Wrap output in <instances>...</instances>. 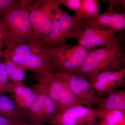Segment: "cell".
<instances>
[{"instance_id": "5b68a950", "label": "cell", "mask_w": 125, "mask_h": 125, "mask_svg": "<svg viewBox=\"0 0 125 125\" xmlns=\"http://www.w3.org/2000/svg\"><path fill=\"white\" fill-rule=\"evenodd\" d=\"M60 5V0H34L29 6L32 28L38 42L49 33L54 12Z\"/></svg>"}, {"instance_id": "d6986e66", "label": "cell", "mask_w": 125, "mask_h": 125, "mask_svg": "<svg viewBox=\"0 0 125 125\" xmlns=\"http://www.w3.org/2000/svg\"><path fill=\"white\" fill-rule=\"evenodd\" d=\"M13 86L9 79L4 63L3 61H0V95L5 93H10Z\"/></svg>"}, {"instance_id": "277c9868", "label": "cell", "mask_w": 125, "mask_h": 125, "mask_svg": "<svg viewBox=\"0 0 125 125\" xmlns=\"http://www.w3.org/2000/svg\"><path fill=\"white\" fill-rule=\"evenodd\" d=\"M84 20H80L71 16L59 6L54 12L49 33L39 42L49 48H53L67 43L69 33L84 30Z\"/></svg>"}, {"instance_id": "603a6c76", "label": "cell", "mask_w": 125, "mask_h": 125, "mask_svg": "<svg viewBox=\"0 0 125 125\" xmlns=\"http://www.w3.org/2000/svg\"><path fill=\"white\" fill-rule=\"evenodd\" d=\"M61 5L76 11L79 9L81 4V0H60Z\"/></svg>"}, {"instance_id": "9c48e42d", "label": "cell", "mask_w": 125, "mask_h": 125, "mask_svg": "<svg viewBox=\"0 0 125 125\" xmlns=\"http://www.w3.org/2000/svg\"><path fill=\"white\" fill-rule=\"evenodd\" d=\"M58 73L81 105L90 107L97 105L99 97L92 83L74 73Z\"/></svg>"}, {"instance_id": "3957f363", "label": "cell", "mask_w": 125, "mask_h": 125, "mask_svg": "<svg viewBox=\"0 0 125 125\" xmlns=\"http://www.w3.org/2000/svg\"><path fill=\"white\" fill-rule=\"evenodd\" d=\"M33 1L20 0L18 6L0 13L4 45L38 41L29 12V7Z\"/></svg>"}, {"instance_id": "6da1fadb", "label": "cell", "mask_w": 125, "mask_h": 125, "mask_svg": "<svg viewBox=\"0 0 125 125\" xmlns=\"http://www.w3.org/2000/svg\"><path fill=\"white\" fill-rule=\"evenodd\" d=\"M3 54L25 71L33 72L38 81L52 73L54 69L51 48L38 41L9 44Z\"/></svg>"}, {"instance_id": "7c38bea8", "label": "cell", "mask_w": 125, "mask_h": 125, "mask_svg": "<svg viewBox=\"0 0 125 125\" xmlns=\"http://www.w3.org/2000/svg\"><path fill=\"white\" fill-rule=\"evenodd\" d=\"M125 69L103 71L96 75L92 84L99 97H103L125 86Z\"/></svg>"}, {"instance_id": "9a60e30c", "label": "cell", "mask_w": 125, "mask_h": 125, "mask_svg": "<svg viewBox=\"0 0 125 125\" xmlns=\"http://www.w3.org/2000/svg\"><path fill=\"white\" fill-rule=\"evenodd\" d=\"M0 115L13 119H27L14 101L4 94L0 95Z\"/></svg>"}, {"instance_id": "83f0119b", "label": "cell", "mask_w": 125, "mask_h": 125, "mask_svg": "<svg viewBox=\"0 0 125 125\" xmlns=\"http://www.w3.org/2000/svg\"><path fill=\"white\" fill-rule=\"evenodd\" d=\"M44 125V124H39V125Z\"/></svg>"}, {"instance_id": "ac0fdd59", "label": "cell", "mask_w": 125, "mask_h": 125, "mask_svg": "<svg viewBox=\"0 0 125 125\" xmlns=\"http://www.w3.org/2000/svg\"><path fill=\"white\" fill-rule=\"evenodd\" d=\"M125 112L115 110L108 113L102 118L101 125H125Z\"/></svg>"}, {"instance_id": "d4e9b609", "label": "cell", "mask_w": 125, "mask_h": 125, "mask_svg": "<svg viewBox=\"0 0 125 125\" xmlns=\"http://www.w3.org/2000/svg\"><path fill=\"white\" fill-rule=\"evenodd\" d=\"M107 1L109 2L110 4L111 5L114 9L119 12H120L119 10L121 8L125 10V0H107Z\"/></svg>"}, {"instance_id": "ffe728a7", "label": "cell", "mask_w": 125, "mask_h": 125, "mask_svg": "<svg viewBox=\"0 0 125 125\" xmlns=\"http://www.w3.org/2000/svg\"><path fill=\"white\" fill-rule=\"evenodd\" d=\"M32 88L33 92L31 94L20 101L14 102L18 109L24 116L26 112L33 105L37 97L38 92L36 87L34 85Z\"/></svg>"}, {"instance_id": "ba28073f", "label": "cell", "mask_w": 125, "mask_h": 125, "mask_svg": "<svg viewBox=\"0 0 125 125\" xmlns=\"http://www.w3.org/2000/svg\"><path fill=\"white\" fill-rule=\"evenodd\" d=\"M98 117L97 109L82 105H74L59 112L48 122L51 125H86Z\"/></svg>"}, {"instance_id": "7a4b0ae2", "label": "cell", "mask_w": 125, "mask_h": 125, "mask_svg": "<svg viewBox=\"0 0 125 125\" xmlns=\"http://www.w3.org/2000/svg\"><path fill=\"white\" fill-rule=\"evenodd\" d=\"M123 35L118 36L105 46L93 49L80 67L74 72L92 83L97 75L103 71L120 69L123 60L122 44Z\"/></svg>"}, {"instance_id": "44dd1931", "label": "cell", "mask_w": 125, "mask_h": 125, "mask_svg": "<svg viewBox=\"0 0 125 125\" xmlns=\"http://www.w3.org/2000/svg\"><path fill=\"white\" fill-rule=\"evenodd\" d=\"M13 89L10 94H13L14 102L20 101L26 97L33 92L32 87L25 86L23 83L13 84Z\"/></svg>"}, {"instance_id": "2e32d148", "label": "cell", "mask_w": 125, "mask_h": 125, "mask_svg": "<svg viewBox=\"0 0 125 125\" xmlns=\"http://www.w3.org/2000/svg\"><path fill=\"white\" fill-rule=\"evenodd\" d=\"M102 4L99 0H81L80 7L75 11L74 17L80 20H84L95 16L99 13Z\"/></svg>"}, {"instance_id": "7402d4cb", "label": "cell", "mask_w": 125, "mask_h": 125, "mask_svg": "<svg viewBox=\"0 0 125 125\" xmlns=\"http://www.w3.org/2000/svg\"><path fill=\"white\" fill-rule=\"evenodd\" d=\"M20 3V0H0V13H4Z\"/></svg>"}, {"instance_id": "484cf974", "label": "cell", "mask_w": 125, "mask_h": 125, "mask_svg": "<svg viewBox=\"0 0 125 125\" xmlns=\"http://www.w3.org/2000/svg\"><path fill=\"white\" fill-rule=\"evenodd\" d=\"M0 32L2 33V26H1V24L0 22Z\"/></svg>"}, {"instance_id": "8fae6325", "label": "cell", "mask_w": 125, "mask_h": 125, "mask_svg": "<svg viewBox=\"0 0 125 125\" xmlns=\"http://www.w3.org/2000/svg\"><path fill=\"white\" fill-rule=\"evenodd\" d=\"M118 32L112 30L88 29L70 32L67 37L76 39L79 46L92 49L97 47L105 46L115 38Z\"/></svg>"}, {"instance_id": "8992f818", "label": "cell", "mask_w": 125, "mask_h": 125, "mask_svg": "<svg viewBox=\"0 0 125 125\" xmlns=\"http://www.w3.org/2000/svg\"><path fill=\"white\" fill-rule=\"evenodd\" d=\"M51 49L54 68L57 72L66 73L78 70L93 49L67 43Z\"/></svg>"}, {"instance_id": "30bf717a", "label": "cell", "mask_w": 125, "mask_h": 125, "mask_svg": "<svg viewBox=\"0 0 125 125\" xmlns=\"http://www.w3.org/2000/svg\"><path fill=\"white\" fill-rule=\"evenodd\" d=\"M125 28V13L117 11L110 4L106 11L84 20V30L109 29L121 32Z\"/></svg>"}, {"instance_id": "52a82bcc", "label": "cell", "mask_w": 125, "mask_h": 125, "mask_svg": "<svg viewBox=\"0 0 125 125\" xmlns=\"http://www.w3.org/2000/svg\"><path fill=\"white\" fill-rule=\"evenodd\" d=\"M38 81L60 111L80 104L58 72H52Z\"/></svg>"}, {"instance_id": "5bb4252c", "label": "cell", "mask_w": 125, "mask_h": 125, "mask_svg": "<svg viewBox=\"0 0 125 125\" xmlns=\"http://www.w3.org/2000/svg\"><path fill=\"white\" fill-rule=\"evenodd\" d=\"M37 90L38 95L32 106L25 114L28 121L33 125L44 124L43 113L45 98L47 94L40 84L34 85Z\"/></svg>"}, {"instance_id": "cb8c5ba5", "label": "cell", "mask_w": 125, "mask_h": 125, "mask_svg": "<svg viewBox=\"0 0 125 125\" xmlns=\"http://www.w3.org/2000/svg\"><path fill=\"white\" fill-rule=\"evenodd\" d=\"M25 121H28L27 119H13L0 115V125H17Z\"/></svg>"}, {"instance_id": "4316f807", "label": "cell", "mask_w": 125, "mask_h": 125, "mask_svg": "<svg viewBox=\"0 0 125 125\" xmlns=\"http://www.w3.org/2000/svg\"><path fill=\"white\" fill-rule=\"evenodd\" d=\"M101 125L100 124H96V123H91V124H89V125Z\"/></svg>"}, {"instance_id": "4fadbf2b", "label": "cell", "mask_w": 125, "mask_h": 125, "mask_svg": "<svg viewBox=\"0 0 125 125\" xmlns=\"http://www.w3.org/2000/svg\"><path fill=\"white\" fill-rule=\"evenodd\" d=\"M97 105L98 117L101 118L112 111L125 112V91L117 90L104 97H99Z\"/></svg>"}, {"instance_id": "e0dca14e", "label": "cell", "mask_w": 125, "mask_h": 125, "mask_svg": "<svg viewBox=\"0 0 125 125\" xmlns=\"http://www.w3.org/2000/svg\"><path fill=\"white\" fill-rule=\"evenodd\" d=\"M2 57H4L3 62L10 82L13 84L23 83L26 71L6 55L3 54Z\"/></svg>"}]
</instances>
